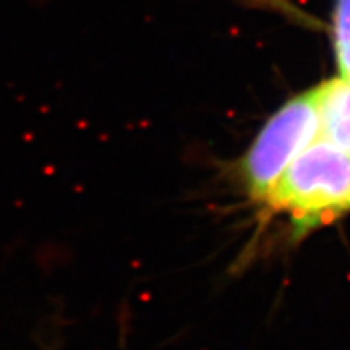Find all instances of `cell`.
<instances>
[{
    "mask_svg": "<svg viewBox=\"0 0 350 350\" xmlns=\"http://www.w3.org/2000/svg\"><path fill=\"white\" fill-rule=\"evenodd\" d=\"M262 201L288 214L300 230L332 221L350 209V154L317 138L287 165Z\"/></svg>",
    "mask_w": 350,
    "mask_h": 350,
    "instance_id": "6da1fadb",
    "label": "cell"
},
{
    "mask_svg": "<svg viewBox=\"0 0 350 350\" xmlns=\"http://www.w3.org/2000/svg\"><path fill=\"white\" fill-rule=\"evenodd\" d=\"M319 138L317 88L297 96L262 126L243 161V175L253 198L262 201L286 167Z\"/></svg>",
    "mask_w": 350,
    "mask_h": 350,
    "instance_id": "7a4b0ae2",
    "label": "cell"
},
{
    "mask_svg": "<svg viewBox=\"0 0 350 350\" xmlns=\"http://www.w3.org/2000/svg\"><path fill=\"white\" fill-rule=\"evenodd\" d=\"M317 98L319 137L350 154V85L342 78L321 83L317 88Z\"/></svg>",
    "mask_w": 350,
    "mask_h": 350,
    "instance_id": "3957f363",
    "label": "cell"
},
{
    "mask_svg": "<svg viewBox=\"0 0 350 350\" xmlns=\"http://www.w3.org/2000/svg\"><path fill=\"white\" fill-rule=\"evenodd\" d=\"M332 44L340 78L350 85V0H334Z\"/></svg>",
    "mask_w": 350,
    "mask_h": 350,
    "instance_id": "277c9868",
    "label": "cell"
}]
</instances>
